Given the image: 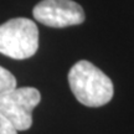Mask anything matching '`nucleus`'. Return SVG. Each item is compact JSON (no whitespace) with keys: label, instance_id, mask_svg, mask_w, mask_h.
Here are the masks:
<instances>
[{"label":"nucleus","instance_id":"7ed1b4c3","mask_svg":"<svg viewBox=\"0 0 134 134\" xmlns=\"http://www.w3.org/2000/svg\"><path fill=\"white\" fill-rule=\"evenodd\" d=\"M41 100L34 87H21L0 92V113L18 130H27L32 125V110Z\"/></svg>","mask_w":134,"mask_h":134},{"label":"nucleus","instance_id":"423d86ee","mask_svg":"<svg viewBox=\"0 0 134 134\" xmlns=\"http://www.w3.org/2000/svg\"><path fill=\"white\" fill-rule=\"evenodd\" d=\"M0 134H18V130L0 113Z\"/></svg>","mask_w":134,"mask_h":134},{"label":"nucleus","instance_id":"f03ea898","mask_svg":"<svg viewBox=\"0 0 134 134\" xmlns=\"http://www.w3.org/2000/svg\"><path fill=\"white\" fill-rule=\"evenodd\" d=\"M38 48V29L32 20L15 18L0 25V53L14 60H26Z\"/></svg>","mask_w":134,"mask_h":134},{"label":"nucleus","instance_id":"20e7f679","mask_svg":"<svg viewBox=\"0 0 134 134\" xmlns=\"http://www.w3.org/2000/svg\"><path fill=\"white\" fill-rule=\"evenodd\" d=\"M32 14L38 23L55 29L80 25L86 19L82 6L73 0H42Z\"/></svg>","mask_w":134,"mask_h":134},{"label":"nucleus","instance_id":"39448f33","mask_svg":"<svg viewBox=\"0 0 134 134\" xmlns=\"http://www.w3.org/2000/svg\"><path fill=\"white\" fill-rule=\"evenodd\" d=\"M16 87V78L10 71L0 66V92L13 90Z\"/></svg>","mask_w":134,"mask_h":134},{"label":"nucleus","instance_id":"f257e3e1","mask_svg":"<svg viewBox=\"0 0 134 134\" xmlns=\"http://www.w3.org/2000/svg\"><path fill=\"white\" fill-rule=\"evenodd\" d=\"M68 85L76 99L87 107H102L113 98V82L87 60H81L68 72Z\"/></svg>","mask_w":134,"mask_h":134}]
</instances>
